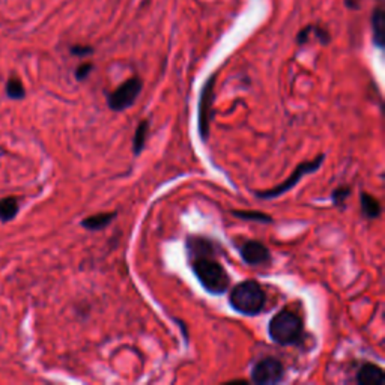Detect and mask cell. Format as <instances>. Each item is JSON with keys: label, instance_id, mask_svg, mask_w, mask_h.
Listing matches in <instances>:
<instances>
[{"label": "cell", "instance_id": "6", "mask_svg": "<svg viewBox=\"0 0 385 385\" xmlns=\"http://www.w3.org/2000/svg\"><path fill=\"white\" fill-rule=\"evenodd\" d=\"M284 374L283 364L276 359H265L260 360L252 370V379L259 385H270L277 384L282 381Z\"/></svg>", "mask_w": 385, "mask_h": 385}, {"label": "cell", "instance_id": "1", "mask_svg": "<svg viewBox=\"0 0 385 385\" xmlns=\"http://www.w3.org/2000/svg\"><path fill=\"white\" fill-rule=\"evenodd\" d=\"M192 271H195L197 280L206 291L211 294H225L229 287V276L226 270L220 265L212 256L195 257L192 260Z\"/></svg>", "mask_w": 385, "mask_h": 385}, {"label": "cell", "instance_id": "15", "mask_svg": "<svg viewBox=\"0 0 385 385\" xmlns=\"http://www.w3.org/2000/svg\"><path fill=\"white\" fill-rule=\"evenodd\" d=\"M361 211L367 218H376L381 214V205L374 196L361 192Z\"/></svg>", "mask_w": 385, "mask_h": 385}, {"label": "cell", "instance_id": "19", "mask_svg": "<svg viewBox=\"0 0 385 385\" xmlns=\"http://www.w3.org/2000/svg\"><path fill=\"white\" fill-rule=\"evenodd\" d=\"M93 70L92 63H81L77 70H76V77L77 80H85L88 78V76L91 74V71Z\"/></svg>", "mask_w": 385, "mask_h": 385}, {"label": "cell", "instance_id": "17", "mask_svg": "<svg viewBox=\"0 0 385 385\" xmlns=\"http://www.w3.org/2000/svg\"><path fill=\"white\" fill-rule=\"evenodd\" d=\"M233 215H237L244 220H252V222H259V223H271L272 218L268 214L257 212V211H233Z\"/></svg>", "mask_w": 385, "mask_h": 385}, {"label": "cell", "instance_id": "11", "mask_svg": "<svg viewBox=\"0 0 385 385\" xmlns=\"http://www.w3.org/2000/svg\"><path fill=\"white\" fill-rule=\"evenodd\" d=\"M115 217H116V212H101L96 215H91L81 222V226L88 230H101L112 223Z\"/></svg>", "mask_w": 385, "mask_h": 385}, {"label": "cell", "instance_id": "9", "mask_svg": "<svg viewBox=\"0 0 385 385\" xmlns=\"http://www.w3.org/2000/svg\"><path fill=\"white\" fill-rule=\"evenodd\" d=\"M356 382L360 385H382L385 382V376L381 367L366 363L356 374Z\"/></svg>", "mask_w": 385, "mask_h": 385}, {"label": "cell", "instance_id": "12", "mask_svg": "<svg viewBox=\"0 0 385 385\" xmlns=\"http://www.w3.org/2000/svg\"><path fill=\"white\" fill-rule=\"evenodd\" d=\"M188 252L195 257H203V256H212L214 255L212 244L208 240H203V238H190L188 240Z\"/></svg>", "mask_w": 385, "mask_h": 385}, {"label": "cell", "instance_id": "18", "mask_svg": "<svg viewBox=\"0 0 385 385\" xmlns=\"http://www.w3.org/2000/svg\"><path fill=\"white\" fill-rule=\"evenodd\" d=\"M351 195V190L348 187H340L337 190H334L333 192V202L334 205H343L345 199Z\"/></svg>", "mask_w": 385, "mask_h": 385}, {"label": "cell", "instance_id": "10", "mask_svg": "<svg viewBox=\"0 0 385 385\" xmlns=\"http://www.w3.org/2000/svg\"><path fill=\"white\" fill-rule=\"evenodd\" d=\"M372 34L375 46L382 48L385 44V14L382 8H376L372 14Z\"/></svg>", "mask_w": 385, "mask_h": 385}, {"label": "cell", "instance_id": "14", "mask_svg": "<svg viewBox=\"0 0 385 385\" xmlns=\"http://www.w3.org/2000/svg\"><path fill=\"white\" fill-rule=\"evenodd\" d=\"M148 133H149V122L148 120H142L140 125L137 127L135 133H134V139H133V149L134 154L139 155L142 150L145 149L146 145V139H148Z\"/></svg>", "mask_w": 385, "mask_h": 385}, {"label": "cell", "instance_id": "3", "mask_svg": "<svg viewBox=\"0 0 385 385\" xmlns=\"http://www.w3.org/2000/svg\"><path fill=\"white\" fill-rule=\"evenodd\" d=\"M268 332L271 339L279 345H295L302 334V321L298 314L282 310L271 319Z\"/></svg>", "mask_w": 385, "mask_h": 385}, {"label": "cell", "instance_id": "4", "mask_svg": "<svg viewBox=\"0 0 385 385\" xmlns=\"http://www.w3.org/2000/svg\"><path fill=\"white\" fill-rule=\"evenodd\" d=\"M324 160H325V155L321 154V155H318V158L313 160V161L299 164V166L295 169V172L292 173V176L287 178L283 184L274 187L271 190H267V191H259V192H256V196L260 199H274V197H279V196L284 195V192H287L289 190H292L306 175L318 170L321 168V164L324 163Z\"/></svg>", "mask_w": 385, "mask_h": 385}, {"label": "cell", "instance_id": "13", "mask_svg": "<svg viewBox=\"0 0 385 385\" xmlns=\"http://www.w3.org/2000/svg\"><path fill=\"white\" fill-rule=\"evenodd\" d=\"M19 212V200L16 197L0 199V222H11Z\"/></svg>", "mask_w": 385, "mask_h": 385}, {"label": "cell", "instance_id": "20", "mask_svg": "<svg viewBox=\"0 0 385 385\" xmlns=\"http://www.w3.org/2000/svg\"><path fill=\"white\" fill-rule=\"evenodd\" d=\"M71 53L74 56H89V54L93 53V48L88 46H74L71 47Z\"/></svg>", "mask_w": 385, "mask_h": 385}, {"label": "cell", "instance_id": "5", "mask_svg": "<svg viewBox=\"0 0 385 385\" xmlns=\"http://www.w3.org/2000/svg\"><path fill=\"white\" fill-rule=\"evenodd\" d=\"M143 88V81L139 77L128 78L125 83H122L116 91H113L108 96V107L115 112H122V110L133 106L140 95Z\"/></svg>", "mask_w": 385, "mask_h": 385}, {"label": "cell", "instance_id": "2", "mask_svg": "<svg viewBox=\"0 0 385 385\" xmlns=\"http://www.w3.org/2000/svg\"><path fill=\"white\" fill-rule=\"evenodd\" d=\"M230 306L242 314H257L265 306V294L259 283L247 280L232 289Z\"/></svg>", "mask_w": 385, "mask_h": 385}, {"label": "cell", "instance_id": "7", "mask_svg": "<svg viewBox=\"0 0 385 385\" xmlns=\"http://www.w3.org/2000/svg\"><path fill=\"white\" fill-rule=\"evenodd\" d=\"M214 81L215 76H211L210 80L206 81V85L202 91L200 103H199V131L202 139H208L210 133V108L212 104V96H214Z\"/></svg>", "mask_w": 385, "mask_h": 385}, {"label": "cell", "instance_id": "8", "mask_svg": "<svg viewBox=\"0 0 385 385\" xmlns=\"http://www.w3.org/2000/svg\"><path fill=\"white\" fill-rule=\"evenodd\" d=\"M241 256L245 264L264 265L270 262V252L267 247L259 241H247L241 247Z\"/></svg>", "mask_w": 385, "mask_h": 385}, {"label": "cell", "instance_id": "16", "mask_svg": "<svg viewBox=\"0 0 385 385\" xmlns=\"http://www.w3.org/2000/svg\"><path fill=\"white\" fill-rule=\"evenodd\" d=\"M6 93L11 100H21L26 95V89L19 77H11L6 83Z\"/></svg>", "mask_w": 385, "mask_h": 385}]
</instances>
